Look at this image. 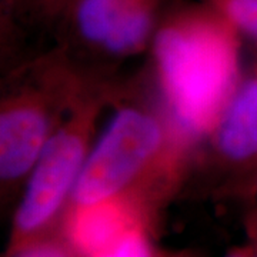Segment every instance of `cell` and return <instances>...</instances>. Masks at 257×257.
<instances>
[{
	"mask_svg": "<svg viewBox=\"0 0 257 257\" xmlns=\"http://www.w3.org/2000/svg\"><path fill=\"white\" fill-rule=\"evenodd\" d=\"M241 36L207 2H170L153 37L150 82L194 149L214 126L243 72Z\"/></svg>",
	"mask_w": 257,
	"mask_h": 257,
	"instance_id": "obj_1",
	"label": "cell"
},
{
	"mask_svg": "<svg viewBox=\"0 0 257 257\" xmlns=\"http://www.w3.org/2000/svg\"><path fill=\"white\" fill-rule=\"evenodd\" d=\"M123 83L69 204L136 194L155 210L187 179L194 146L176 128L153 86Z\"/></svg>",
	"mask_w": 257,
	"mask_h": 257,
	"instance_id": "obj_2",
	"label": "cell"
},
{
	"mask_svg": "<svg viewBox=\"0 0 257 257\" xmlns=\"http://www.w3.org/2000/svg\"><path fill=\"white\" fill-rule=\"evenodd\" d=\"M97 74L76 63L62 47L6 70L0 96V187L22 190L32 167L87 84Z\"/></svg>",
	"mask_w": 257,
	"mask_h": 257,
	"instance_id": "obj_3",
	"label": "cell"
},
{
	"mask_svg": "<svg viewBox=\"0 0 257 257\" xmlns=\"http://www.w3.org/2000/svg\"><path fill=\"white\" fill-rule=\"evenodd\" d=\"M121 87L113 74H97L47 140L22 189L9 248L57 231L97 138V123Z\"/></svg>",
	"mask_w": 257,
	"mask_h": 257,
	"instance_id": "obj_4",
	"label": "cell"
},
{
	"mask_svg": "<svg viewBox=\"0 0 257 257\" xmlns=\"http://www.w3.org/2000/svg\"><path fill=\"white\" fill-rule=\"evenodd\" d=\"M170 0H69L53 26L56 46L96 73L147 52Z\"/></svg>",
	"mask_w": 257,
	"mask_h": 257,
	"instance_id": "obj_5",
	"label": "cell"
},
{
	"mask_svg": "<svg viewBox=\"0 0 257 257\" xmlns=\"http://www.w3.org/2000/svg\"><path fill=\"white\" fill-rule=\"evenodd\" d=\"M193 170L251 192L257 179V55L243 66L214 126L196 147L189 173Z\"/></svg>",
	"mask_w": 257,
	"mask_h": 257,
	"instance_id": "obj_6",
	"label": "cell"
},
{
	"mask_svg": "<svg viewBox=\"0 0 257 257\" xmlns=\"http://www.w3.org/2000/svg\"><path fill=\"white\" fill-rule=\"evenodd\" d=\"M153 209L136 194L69 204L57 231L79 257H92L140 224H150Z\"/></svg>",
	"mask_w": 257,
	"mask_h": 257,
	"instance_id": "obj_7",
	"label": "cell"
},
{
	"mask_svg": "<svg viewBox=\"0 0 257 257\" xmlns=\"http://www.w3.org/2000/svg\"><path fill=\"white\" fill-rule=\"evenodd\" d=\"M69 0H0L2 42H6V55L10 46H16L19 35L25 29L53 30Z\"/></svg>",
	"mask_w": 257,
	"mask_h": 257,
	"instance_id": "obj_8",
	"label": "cell"
},
{
	"mask_svg": "<svg viewBox=\"0 0 257 257\" xmlns=\"http://www.w3.org/2000/svg\"><path fill=\"white\" fill-rule=\"evenodd\" d=\"M257 49V0H206Z\"/></svg>",
	"mask_w": 257,
	"mask_h": 257,
	"instance_id": "obj_9",
	"label": "cell"
},
{
	"mask_svg": "<svg viewBox=\"0 0 257 257\" xmlns=\"http://www.w3.org/2000/svg\"><path fill=\"white\" fill-rule=\"evenodd\" d=\"M92 257H162L150 234V224H140Z\"/></svg>",
	"mask_w": 257,
	"mask_h": 257,
	"instance_id": "obj_10",
	"label": "cell"
},
{
	"mask_svg": "<svg viewBox=\"0 0 257 257\" xmlns=\"http://www.w3.org/2000/svg\"><path fill=\"white\" fill-rule=\"evenodd\" d=\"M6 257H79L69 243L53 231L26 241L18 247L8 248Z\"/></svg>",
	"mask_w": 257,
	"mask_h": 257,
	"instance_id": "obj_11",
	"label": "cell"
},
{
	"mask_svg": "<svg viewBox=\"0 0 257 257\" xmlns=\"http://www.w3.org/2000/svg\"><path fill=\"white\" fill-rule=\"evenodd\" d=\"M226 257H253V251L248 250H234Z\"/></svg>",
	"mask_w": 257,
	"mask_h": 257,
	"instance_id": "obj_12",
	"label": "cell"
},
{
	"mask_svg": "<svg viewBox=\"0 0 257 257\" xmlns=\"http://www.w3.org/2000/svg\"><path fill=\"white\" fill-rule=\"evenodd\" d=\"M251 193H253V196L257 199V179L256 182H254V186H253V189H251Z\"/></svg>",
	"mask_w": 257,
	"mask_h": 257,
	"instance_id": "obj_13",
	"label": "cell"
},
{
	"mask_svg": "<svg viewBox=\"0 0 257 257\" xmlns=\"http://www.w3.org/2000/svg\"><path fill=\"white\" fill-rule=\"evenodd\" d=\"M162 257H189V256H163V254H162Z\"/></svg>",
	"mask_w": 257,
	"mask_h": 257,
	"instance_id": "obj_14",
	"label": "cell"
},
{
	"mask_svg": "<svg viewBox=\"0 0 257 257\" xmlns=\"http://www.w3.org/2000/svg\"><path fill=\"white\" fill-rule=\"evenodd\" d=\"M253 257H257V251L256 253H253Z\"/></svg>",
	"mask_w": 257,
	"mask_h": 257,
	"instance_id": "obj_15",
	"label": "cell"
}]
</instances>
